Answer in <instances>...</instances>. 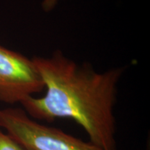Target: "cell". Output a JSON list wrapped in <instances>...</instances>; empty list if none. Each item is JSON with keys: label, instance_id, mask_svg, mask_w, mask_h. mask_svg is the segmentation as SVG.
I'll return each mask as SVG.
<instances>
[{"label": "cell", "instance_id": "277c9868", "mask_svg": "<svg viewBox=\"0 0 150 150\" xmlns=\"http://www.w3.org/2000/svg\"><path fill=\"white\" fill-rule=\"evenodd\" d=\"M0 150H27L0 129Z\"/></svg>", "mask_w": 150, "mask_h": 150}, {"label": "cell", "instance_id": "5b68a950", "mask_svg": "<svg viewBox=\"0 0 150 150\" xmlns=\"http://www.w3.org/2000/svg\"><path fill=\"white\" fill-rule=\"evenodd\" d=\"M62 0H42V9L46 12H49L54 9L56 5Z\"/></svg>", "mask_w": 150, "mask_h": 150}, {"label": "cell", "instance_id": "7a4b0ae2", "mask_svg": "<svg viewBox=\"0 0 150 150\" xmlns=\"http://www.w3.org/2000/svg\"><path fill=\"white\" fill-rule=\"evenodd\" d=\"M0 127L27 150H103L90 141L38 122L22 108L0 109Z\"/></svg>", "mask_w": 150, "mask_h": 150}, {"label": "cell", "instance_id": "6da1fadb", "mask_svg": "<svg viewBox=\"0 0 150 150\" xmlns=\"http://www.w3.org/2000/svg\"><path fill=\"white\" fill-rule=\"evenodd\" d=\"M33 60L46 93L21 102L28 115L49 122L59 118L72 119L94 145L103 150H117L114 107L122 67L97 72L91 65L78 63L60 50Z\"/></svg>", "mask_w": 150, "mask_h": 150}, {"label": "cell", "instance_id": "3957f363", "mask_svg": "<svg viewBox=\"0 0 150 150\" xmlns=\"http://www.w3.org/2000/svg\"><path fill=\"white\" fill-rule=\"evenodd\" d=\"M44 90L42 79L33 59L0 45V101L21 104Z\"/></svg>", "mask_w": 150, "mask_h": 150}]
</instances>
